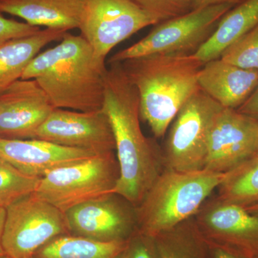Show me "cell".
Masks as SVG:
<instances>
[{"mask_svg":"<svg viewBox=\"0 0 258 258\" xmlns=\"http://www.w3.org/2000/svg\"><path fill=\"white\" fill-rule=\"evenodd\" d=\"M82 0H0V13L23 19L32 26L69 31L79 29Z\"/></svg>","mask_w":258,"mask_h":258,"instance_id":"obj_17","label":"cell"},{"mask_svg":"<svg viewBox=\"0 0 258 258\" xmlns=\"http://www.w3.org/2000/svg\"><path fill=\"white\" fill-rule=\"evenodd\" d=\"M220 58L242 69L258 71V25L227 47Z\"/></svg>","mask_w":258,"mask_h":258,"instance_id":"obj_24","label":"cell"},{"mask_svg":"<svg viewBox=\"0 0 258 258\" xmlns=\"http://www.w3.org/2000/svg\"><path fill=\"white\" fill-rule=\"evenodd\" d=\"M120 176L114 152L59 168L40 178L35 195L61 211L113 192Z\"/></svg>","mask_w":258,"mask_h":258,"instance_id":"obj_5","label":"cell"},{"mask_svg":"<svg viewBox=\"0 0 258 258\" xmlns=\"http://www.w3.org/2000/svg\"><path fill=\"white\" fill-rule=\"evenodd\" d=\"M244 209L249 213L252 214V215L258 217V203L255 204V205H251V206L247 207V208Z\"/></svg>","mask_w":258,"mask_h":258,"instance_id":"obj_32","label":"cell"},{"mask_svg":"<svg viewBox=\"0 0 258 258\" xmlns=\"http://www.w3.org/2000/svg\"><path fill=\"white\" fill-rule=\"evenodd\" d=\"M35 139L96 154L115 151L111 123L103 110L82 112L55 108L37 131Z\"/></svg>","mask_w":258,"mask_h":258,"instance_id":"obj_13","label":"cell"},{"mask_svg":"<svg viewBox=\"0 0 258 258\" xmlns=\"http://www.w3.org/2000/svg\"><path fill=\"white\" fill-rule=\"evenodd\" d=\"M223 107L199 88L180 108L170 125L163 149L166 169H205L214 120Z\"/></svg>","mask_w":258,"mask_h":258,"instance_id":"obj_6","label":"cell"},{"mask_svg":"<svg viewBox=\"0 0 258 258\" xmlns=\"http://www.w3.org/2000/svg\"><path fill=\"white\" fill-rule=\"evenodd\" d=\"M40 179L24 174L0 158V208L6 209L20 199L35 193Z\"/></svg>","mask_w":258,"mask_h":258,"instance_id":"obj_23","label":"cell"},{"mask_svg":"<svg viewBox=\"0 0 258 258\" xmlns=\"http://www.w3.org/2000/svg\"><path fill=\"white\" fill-rule=\"evenodd\" d=\"M105 81L102 110L109 118L120 176L113 192L138 207L165 169L163 149L144 135L140 125L138 91L121 62H111Z\"/></svg>","mask_w":258,"mask_h":258,"instance_id":"obj_1","label":"cell"},{"mask_svg":"<svg viewBox=\"0 0 258 258\" xmlns=\"http://www.w3.org/2000/svg\"><path fill=\"white\" fill-rule=\"evenodd\" d=\"M193 220L208 245L258 258V217L244 208L214 199L204 203Z\"/></svg>","mask_w":258,"mask_h":258,"instance_id":"obj_10","label":"cell"},{"mask_svg":"<svg viewBox=\"0 0 258 258\" xmlns=\"http://www.w3.org/2000/svg\"><path fill=\"white\" fill-rule=\"evenodd\" d=\"M159 23L132 0H82L79 29L95 54L106 60L120 42Z\"/></svg>","mask_w":258,"mask_h":258,"instance_id":"obj_9","label":"cell"},{"mask_svg":"<svg viewBox=\"0 0 258 258\" xmlns=\"http://www.w3.org/2000/svg\"><path fill=\"white\" fill-rule=\"evenodd\" d=\"M128 240L100 242L66 234L45 244L32 258H120Z\"/></svg>","mask_w":258,"mask_h":258,"instance_id":"obj_20","label":"cell"},{"mask_svg":"<svg viewBox=\"0 0 258 258\" xmlns=\"http://www.w3.org/2000/svg\"><path fill=\"white\" fill-rule=\"evenodd\" d=\"M208 245V244H207ZM209 252L213 258H242L230 251L226 250L216 246L208 245Z\"/></svg>","mask_w":258,"mask_h":258,"instance_id":"obj_30","label":"cell"},{"mask_svg":"<svg viewBox=\"0 0 258 258\" xmlns=\"http://www.w3.org/2000/svg\"><path fill=\"white\" fill-rule=\"evenodd\" d=\"M64 215L70 234L100 242L126 240L137 230L136 207L114 192L74 207Z\"/></svg>","mask_w":258,"mask_h":258,"instance_id":"obj_11","label":"cell"},{"mask_svg":"<svg viewBox=\"0 0 258 258\" xmlns=\"http://www.w3.org/2000/svg\"><path fill=\"white\" fill-rule=\"evenodd\" d=\"M255 157H258V152H257V155H256Z\"/></svg>","mask_w":258,"mask_h":258,"instance_id":"obj_34","label":"cell"},{"mask_svg":"<svg viewBox=\"0 0 258 258\" xmlns=\"http://www.w3.org/2000/svg\"><path fill=\"white\" fill-rule=\"evenodd\" d=\"M40 30L39 27L5 18L0 13V45L14 39L34 35Z\"/></svg>","mask_w":258,"mask_h":258,"instance_id":"obj_27","label":"cell"},{"mask_svg":"<svg viewBox=\"0 0 258 258\" xmlns=\"http://www.w3.org/2000/svg\"><path fill=\"white\" fill-rule=\"evenodd\" d=\"M120 258H161L154 239L141 233L138 230L129 237L128 243Z\"/></svg>","mask_w":258,"mask_h":258,"instance_id":"obj_26","label":"cell"},{"mask_svg":"<svg viewBox=\"0 0 258 258\" xmlns=\"http://www.w3.org/2000/svg\"><path fill=\"white\" fill-rule=\"evenodd\" d=\"M237 111L258 120V85L247 101Z\"/></svg>","mask_w":258,"mask_h":258,"instance_id":"obj_28","label":"cell"},{"mask_svg":"<svg viewBox=\"0 0 258 258\" xmlns=\"http://www.w3.org/2000/svg\"><path fill=\"white\" fill-rule=\"evenodd\" d=\"M0 258H13L11 257H10V256H8V254H4V255L0 256Z\"/></svg>","mask_w":258,"mask_h":258,"instance_id":"obj_33","label":"cell"},{"mask_svg":"<svg viewBox=\"0 0 258 258\" xmlns=\"http://www.w3.org/2000/svg\"><path fill=\"white\" fill-rule=\"evenodd\" d=\"M27 258H32V257H27Z\"/></svg>","mask_w":258,"mask_h":258,"instance_id":"obj_35","label":"cell"},{"mask_svg":"<svg viewBox=\"0 0 258 258\" xmlns=\"http://www.w3.org/2000/svg\"><path fill=\"white\" fill-rule=\"evenodd\" d=\"M38 139L0 138V158L27 175L42 178L51 171L96 155Z\"/></svg>","mask_w":258,"mask_h":258,"instance_id":"obj_15","label":"cell"},{"mask_svg":"<svg viewBox=\"0 0 258 258\" xmlns=\"http://www.w3.org/2000/svg\"><path fill=\"white\" fill-rule=\"evenodd\" d=\"M138 91L140 117L162 138L180 108L198 89L203 66L192 55L154 54L121 62Z\"/></svg>","mask_w":258,"mask_h":258,"instance_id":"obj_3","label":"cell"},{"mask_svg":"<svg viewBox=\"0 0 258 258\" xmlns=\"http://www.w3.org/2000/svg\"><path fill=\"white\" fill-rule=\"evenodd\" d=\"M161 22L186 14L195 10L194 0H132Z\"/></svg>","mask_w":258,"mask_h":258,"instance_id":"obj_25","label":"cell"},{"mask_svg":"<svg viewBox=\"0 0 258 258\" xmlns=\"http://www.w3.org/2000/svg\"><path fill=\"white\" fill-rule=\"evenodd\" d=\"M233 6L212 5L161 22L147 36L112 56L108 62L154 54L192 55L210 38L222 17Z\"/></svg>","mask_w":258,"mask_h":258,"instance_id":"obj_7","label":"cell"},{"mask_svg":"<svg viewBox=\"0 0 258 258\" xmlns=\"http://www.w3.org/2000/svg\"><path fill=\"white\" fill-rule=\"evenodd\" d=\"M242 0H194L195 10L212 5L230 4L234 5L238 4Z\"/></svg>","mask_w":258,"mask_h":258,"instance_id":"obj_29","label":"cell"},{"mask_svg":"<svg viewBox=\"0 0 258 258\" xmlns=\"http://www.w3.org/2000/svg\"><path fill=\"white\" fill-rule=\"evenodd\" d=\"M219 189L217 200L247 208L258 203V157L242 163L228 172Z\"/></svg>","mask_w":258,"mask_h":258,"instance_id":"obj_22","label":"cell"},{"mask_svg":"<svg viewBox=\"0 0 258 258\" xmlns=\"http://www.w3.org/2000/svg\"><path fill=\"white\" fill-rule=\"evenodd\" d=\"M257 152L258 120L237 110L222 108L210 132L205 169L227 173Z\"/></svg>","mask_w":258,"mask_h":258,"instance_id":"obj_12","label":"cell"},{"mask_svg":"<svg viewBox=\"0 0 258 258\" xmlns=\"http://www.w3.org/2000/svg\"><path fill=\"white\" fill-rule=\"evenodd\" d=\"M105 60L82 35L66 32L57 46L38 54L21 79H35L55 108L101 111L107 74Z\"/></svg>","mask_w":258,"mask_h":258,"instance_id":"obj_2","label":"cell"},{"mask_svg":"<svg viewBox=\"0 0 258 258\" xmlns=\"http://www.w3.org/2000/svg\"><path fill=\"white\" fill-rule=\"evenodd\" d=\"M5 210L2 243L10 257H32L55 237L70 234L64 212L35 193L20 199Z\"/></svg>","mask_w":258,"mask_h":258,"instance_id":"obj_8","label":"cell"},{"mask_svg":"<svg viewBox=\"0 0 258 258\" xmlns=\"http://www.w3.org/2000/svg\"><path fill=\"white\" fill-rule=\"evenodd\" d=\"M66 32L58 29L46 28L0 45V93L21 79L25 70L42 47L62 40Z\"/></svg>","mask_w":258,"mask_h":258,"instance_id":"obj_19","label":"cell"},{"mask_svg":"<svg viewBox=\"0 0 258 258\" xmlns=\"http://www.w3.org/2000/svg\"><path fill=\"white\" fill-rule=\"evenodd\" d=\"M199 87L225 108L237 110L258 85V71L238 67L221 58L203 64Z\"/></svg>","mask_w":258,"mask_h":258,"instance_id":"obj_16","label":"cell"},{"mask_svg":"<svg viewBox=\"0 0 258 258\" xmlns=\"http://www.w3.org/2000/svg\"><path fill=\"white\" fill-rule=\"evenodd\" d=\"M35 79H19L0 93V138L35 139L55 109Z\"/></svg>","mask_w":258,"mask_h":258,"instance_id":"obj_14","label":"cell"},{"mask_svg":"<svg viewBox=\"0 0 258 258\" xmlns=\"http://www.w3.org/2000/svg\"><path fill=\"white\" fill-rule=\"evenodd\" d=\"M226 173L165 169L137 207V230L155 237L192 218Z\"/></svg>","mask_w":258,"mask_h":258,"instance_id":"obj_4","label":"cell"},{"mask_svg":"<svg viewBox=\"0 0 258 258\" xmlns=\"http://www.w3.org/2000/svg\"><path fill=\"white\" fill-rule=\"evenodd\" d=\"M153 238L161 258H208V245L193 217Z\"/></svg>","mask_w":258,"mask_h":258,"instance_id":"obj_21","label":"cell"},{"mask_svg":"<svg viewBox=\"0 0 258 258\" xmlns=\"http://www.w3.org/2000/svg\"><path fill=\"white\" fill-rule=\"evenodd\" d=\"M258 25V0H242L219 22L210 38L193 55L205 64L220 58L224 51Z\"/></svg>","mask_w":258,"mask_h":258,"instance_id":"obj_18","label":"cell"},{"mask_svg":"<svg viewBox=\"0 0 258 258\" xmlns=\"http://www.w3.org/2000/svg\"><path fill=\"white\" fill-rule=\"evenodd\" d=\"M6 215V210L5 208H0V256L5 254L4 249H3V243H2V237H3V227Z\"/></svg>","mask_w":258,"mask_h":258,"instance_id":"obj_31","label":"cell"}]
</instances>
